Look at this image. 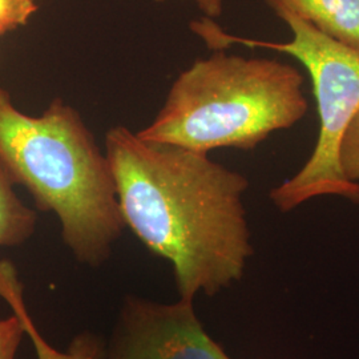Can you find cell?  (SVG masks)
Here are the masks:
<instances>
[{"mask_svg":"<svg viewBox=\"0 0 359 359\" xmlns=\"http://www.w3.org/2000/svg\"><path fill=\"white\" fill-rule=\"evenodd\" d=\"M105 154L124 226L170 264L179 298L215 297L243 280L255 253L243 173L123 126L108 130Z\"/></svg>","mask_w":359,"mask_h":359,"instance_id":"1","label":"cell"},{"mask_svg":"<svg viewBox=\"0 0 359 359\" xmlns=\"http://www.w3.org/2000/svg\"><path fill=\"white\" fill-rule=\"evenodd\" d=\"M0 158L39 210L51 212L79 264L104 265L126 229L105 151L76 109L53 100L39 116L0 87Z\"/></svg>","mask_w":359,"mask_h":359,"instance_id":"2","label":"cell"},{"mask_svg":"<svg viewBox=\"0 0 359 359\" xmlns=\"http://www.w3.org/2000/svg\"><path fill=\"white\" fill-rule=\"evenodd\" d=\"M304 83L299 69L281 60L216 51L176 77L163 108L137 135L201 154L250 151L308 114Z\"/></svg>","mask_w":359,"mask_h":359,"instance_id":"3","label":"cell"},{"mask_svg":"<svg viewBox=\"0 0 359 359\" xmlns=\"http://www.w3.org/2000/svg\"><path fill=\"white\" fill-rule=\"evenodd\" d=\"M266 3L289 26L292 40L280 43L231 36L209 18L193 22L191 28L212 50L221 51L231 44L265 48L289 55L308 69L320 117L318 139L304 167L271 189L269 197L274 206L287 213L323 196L359 204V182L348 181L339 167L341 142L359 112V50L323 34L280 0Z\"/></svg>","mask_w":359,"mask_h":359,"instance_id":"4","label":"cell"},{"mask_svg":"<svg viewBox=\"0 0 359 359\" xmlns=\"http://www.w3.org/2000/svg\"><path fill=\"white\" fill-rule=\"evenodd\" d=\"M193 302L124 297L105 359H231L206 333Z\"/></svg>","mask_w":359,"mask_h":359,"instance_id":"5","label":"cell"},{"mask_svg":"<svg viewBox=\"0 0 359 359\" xmlns=\"http://www.w3.org/2000/svg\"><path fill=\"white\" fill-rule=\"evenodd\" d=\"M0 298H3L25 326L38 359H105V341L92 332L77 334L65 350H59L41 335L32 321L26 299L23 283L19 280L18 270L11 261L0 259Z\"/></svg>","mask_w":359,"mask_h":359,"instance_id":"6","label":"cell"},{"mask_svg":"<svg viewBox=\"0 0 359 359\" xmlns=\"http://www.w3.org/2000/svg\"><path fill=\"white\" fill-rule=\"evenodd\" d=\"M323 34L359 50V0H280Z\"/></svg>","mask_w":359,"mask_h":359,"instance_id":"7","label":"cell"},{"mask_svg":"<svg viewBox=\"0 0 359 359\" xmlns=\"http://www.w3.org/2000/svg\"><path fill=\"white\" fill-rule=\"evenodd\" d=\"M15 180L0 158V248L27 243L36 231V212L20 200Z\"/></svg>","mask_w":359,"mask_h":359,"instance_id":"8","label":"cell"},{"mask_svg":"<svg viewBox=\"0 0 359 359\" xmlns=\"http://www.w3.org/2000/svg\"><path fill=\"white\" fill-rule=\"evenodd\" d=\"M39 0H0V36L29 23Z\"/></svg>","mask_w":359,"mask_h":359,"instance_id":"9","label":"cell"},{"mask_svg":"<svg viewBox=\"0 0 359 359\" xmlns=\"http://www.w3.org/2000/svg\"><path fill=\"white\" fill-rule=\"evenodd\" d=\"M339 167L351 182H359V112L347 127L339 147Z\"/></svg>","mask_w":359,"mask_h":359,"instance_id":"10","label":"cell"},{"mask_svg":"<svg viewBox=\"0 0 359 359\" xmlns=\"http://www.w3.org/2000/svg\"><path fill=\"white\" fill-rule=\"evenodd\" d=\"M26 335L22 320L13 316L0 320V359H16L20 344Z\"/></svg>","mask_w":359,"mask_h":359,"instance_id":"11","label":"cell"},{"mask_svg":"<svg viewBox=\"0 0 359 359\" xmlns=\"http://www.w3.org/2000/svg\"><path fill=\"white\" fill-rule=\"evenodd\" d=\"M154 1H167V0H154ZM197 7L200 8V11L205 15V18L209 19H215L219 18L224 11V3L222 0H193Z\"/></svg>","mask_w":359,"mask_h":359,"instance_id":"12","label":"cell"}]
</instances>
